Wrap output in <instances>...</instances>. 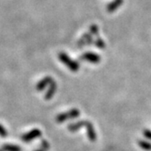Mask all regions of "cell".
Instances as JSON below:
<instances>
[{
  "label": "cell",
  "instance_id": "cell-1",
  "mask_svg": "<svg viewBox=\"0 0 151 151\" xmlns=\"http://www.w3.org/2000/svg\"><path fill=\"white\" fill-rule=\"evenodd\" d=\"M58 58L59 60L65 64L67 66V68H68L71 71L73 72H76V71H78L79 69V63L78 61H74L72 60L66 53H63L61 52L59 55H58Z\"/></svg>",
  "mask_w": 151,
  "mask_h": 151
},
{
  "label": "cell",
  "instance_id": "cell-2",
  "mask_svg": "<svg viewBox=\"0 0 151 151\" xmlns=\"http://www.w3.org/2000/svg\"><path fill=\"white\" fill-rule=\"evenodd\" d=\"M80 115V112L78 109H72L69 112H66V113H62L59 114L57 116V122L58 123H62L65 122L66 120L68 119H73V118H77L78 116Z\"/></svg>",
  "mask_w": 151,
  "mask_h": 151
},
{
  "label": "cell",
  "instance_id": "cell-3",
  "mask_svg": "<svg viewBox=\"0 0 151 151\" xmlns=\"http://www.w3.org/2000/svg\"><path fill=\"white\" fill-rule=\"evenodd\" d=\"M100 56L98 55V54H95L92 52H87L83 54L82 56H80V59L84 60V61H87V62H90L93 64H96V63H99L100 62Z\"/></svg>",
  "mask_w": 151,
  "mask_h": 151
},
{
  "label": "cell",
  "instance_id": "cell-4",
  "mask_svg": "<svg viewBox=\"0 0 151 151\" xmlns=\"http://www.w3.org/2000/svg\"><path fill=\"white\" fill-rule=\"evenodd\" d=\"M40 136H41V131L39 129H33V130L29 131L28 133L23 135L21 139H22V141L24 142H30L32 140H34L35 138L39 137Z\"/></svg>",
  "mask_w": 151,
  "mask_h": 151
},
{
  "label": "cell",
  "instance_id": "cell-5",
  "mask_svg": "<svg viewBox=\"0 0 151 151\" xmlns=\"http://www.w3.org/2000/svg\"><path fill=\"white\" fill-rule=\"evenodd\" d=\"M54 80L52 79L51 77H46L43 78L41 81H39L37 85V89L38 91H43L47 87H48V86L51 85V83H53Z\"/></svg>",
  "mask_w": 151,
  "mask_h": 151
},
{
  "label": "cell",
  "instance_id": "cell-6",
  "mask_svg": "<svg viewBox=\"0 0 151 151\" xmlns=\"http://www.w3.org/2000/svg\"><path fill=\"white\" fill-rule=\"evenodd\" d=\"M56 92H57V84H56L55 81H54L53 83H51V85L49 86V88L47 90L46 95H45V99L47 100L51 99L54 96V95H55Z\"/></svg>",
  "mask_w": 151,
  "mask_h": 151
},
{
  "label": "cell",
  "instance_id": "cell-7",
  "mask_svg": "<svg viewBox=\"0 0 151 151\" xmlns=\"http://www.w3.org/2000/svg\"><path fill=\"white\" fill-rule=\"evenodd\" d=\"M93 42L92 39V36L90 34H86L84 35V37H82V38L78 42V47H82L84 46H87L89 43Z\"/></svg>",
  "mask_w": 151,
  "mask_h": 151
},
{
  "label": "cell",
  "instance_id": "cell-8",
  "mask_svg": "<svg viewBox=\"0 0 151 151\" xmlns=\"http://www.w3.org/2000/svg\"><path fill=\"white\" fill-rule=\"evenodd\" d=\"M123 4V0H114L111 3L107 5V11L109 13H112L119 7Z\"/></svg>",
  "mask_w": 151,
  "mask_h": 151
},
{
  "label": "cell",
  "instance_id": "cell-9",
  "mask_svg": "<svg viewBox=\"0 0 151 151\" xmlns=\"http://www.w3.org/2000/svg\"><path fill=\"white\" fill-rule=\"evenodd\" d=\"M3 151H22L19 146L16 145H5L2 147Z\"/></svg>",
  "mask_w": 151,
  "mask_h": 151
},
{
  "label": "cell",
  "instance_id": "cell-10",
  "mask_svg": "<svg viewBox=\"0 0 151 151\" xmlns=\"http://www.w3.org/2000/svg\"><path fill=\"white\" fill-rule=\"evenodd\" d=\"M140 147H142L145 150H151V143L147 141H139L138 142Z\"/></svg>",
  "mask_w": 151,
  "mask_h": 151
},
{
  "label": "cell",
  "instance_id": "cell-11",
  "mask_svg": "<svg viewBox=\"0 0 151 151\" xmlns=\"http://www.w3.org/2000/svg\"><path fill=\"white\" fill-rule=\"evenodd\" d=\"M95 44H96V47L101 48V49L105 48V47H106L105 42H104L102 39H98V40H96V41L95 42Z\"/></svg>",
  "mask_w": 151,
  "mask_h": 151
},
{
  "label": "cell",
  "instance_id": "cell-12",
  "mask_svg": "<svg viewBox=\"0 0 151 151\" xmlns=\"http://www.w3.org/2000/svg\"><path fill=\"white\" fill-rule=\"evenodd\" d=\"M90 33L92 34V35H96L99 33V27H96V26H95V25H93L91 27H90Z\"/></svg>",
  "mask_w": 151,
  "mask_h": 151
},
{
  "label": "cell",
  "instance_id": "cell-13",
  "mask_svg": "<svg viewBox=\"0 0 151 151\" xmlns=\"http://www.w3.org/2000/svg\"><path fill=\"white\" fill-rule=\"evenodd\" d=\"M6 135H7V132L5 129V127H2V126H0V136H1V137H6Z\"/></svg>",
  "mask_w": 151,
  "mask_h": 151
},
{
  "label": "cell",
  "instance_id": "cell-14",
  "mask_svg": "<svg viewBox=\"0 0 151 151\" xmlns=\"http://www.w3.org/2000/svg\"><path fill=\"white\" fill-rule=\"evenodd\" d=\"M144 136H145L146 138L151 140V130H148V129H146V130H144Z\"/></svg>",
  "mask_w": 151,
  "mask_h": 151
},
{
  "label": "cell",
  "instance_id": "cell-15",
  "mask_svg": "<svg viewBox=\"0 0 151 151\" xmlns=\"http://www.w3.org/2000/svg\"><path fill=\"white\" fill-rule=\"evenodd\" d=\"M41 146H42V147L44 148L45 150L46 149H48V143L47 142V141H45V140H42V142H41Z\"/></svg>",
  "mask_w": 151,
  "mask_h": 151
},
{
  "label": "cell",
  "instance_id": "cell-16",
  "mask_svg": "<svg viewBox=\"0 0 151 151\" xmlns=\"http://www.w3.org/2000/svg\"><path fill=\"white\" fill-rule=\"evenodd\" d=\"M36 151H45V150H43V149H38V150H36Z\"/></svg>",
  "mask_w": 151,
  "mask_h": 151
},
{
  "label": "cell",
  "instance_id": "cell-17",
  "mask_svg": "<svg viewBox=\"0 0 151 151\" xmlns=\"http://www.w3.org/2000/svg\"><path fill=\"white\" fill-rule=\"evenodd\" d=\"M0 151H3V150H2V149H0Z\"/></svg>",
  "mask_w": 151,
  "mask_h": 151
}]
</instances>
